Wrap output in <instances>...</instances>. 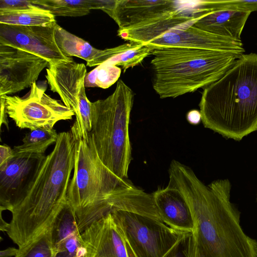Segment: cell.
I'll return each instance as SVG.
<instances>
[{
	"label": "cell",
	"instance_id": "cell-1",
	"mask_svg": "<svg viewBox=\"0 0 257 257\" xmlns=\"http://www.w3.org/2000/svg\"><path fill=\"white\" fill-rule=\"evenodd\" d=\"M169 174V184L183 195L193 219L188 257H257V240L242 229L240 212L230 200L228 179L206 186L176 160L171 162Z\"/></svg>",
	"mask_w": 257,
	"mask_h": 257
},
{
	"label": "cell",
	"instance_id": "cell-2",
	"mask_svg": "<svg viewBox=\"0 0 257 257\" xmlns=\"http://www.w3.org/2000/svg\"><path fill=\"white\" fill-rule=\"evenodd\" d=\"M75 141L74 165L67 193L81 233L92 223L115 210L158 219L152 194L114 175L100 160L91 132L81 135L71 128Z\"/></svg>",
	"mask_w": 257,
	"mask_h": 257
},
{
	"label": "cell",
	"instance_id": "cell-3",
	"mask_svg": "<svg viewBox=\"0 0 257 257\" xmlns=\"http://www.w3.org/2000/svg\"><path fill=\"white\" fill-rule=\"evenodd\" d=\"M75 147L70 132L59 133L53 150L40 159L31 179L10 209L12 217L6 233L19 247L48 229L67 203Z\"/></svg>",
	"mask_w": 257,
	"mask_h": 257
},
{
	"label": "cell",
	"instance_id": "cell-4",
	"mask_svg": "<svg viewBox=\"0 0 257 257\" xmlns=\"http://www.w3.org/2000/svg\"><path fill=\"white\" fill-rule=\"evenodd\" d=\"M206 128L241 140L257 131V54H242L218 80L204 88L199 104Z\"/></svg>",
	"mask_w": 257,
	"mask_h": 257
},
{
	"label": "cell",
	"instance_id": "cell-5",
	"mask_svg": "<svg viewBox=\"0 0 257 257\" xmlns=\"http://www.w3.org/2000/svg\"><path fill=\"white\" fill-rule=\"evenodd\" d=\"M153 87L160 98H175L215 82L240 56L200 49H154Z\"/></svg>",
	"mask_w": 257,
	"mask_h": 257
},
{
	"label": "cell",
	"instance_id": "cell-6",
	"mask_svg": "<svg viewBox=\"0 0 257 257\" xmlns=\"http://www.w3.org/2000/svg\"><path fill=\"white\" fill-rule=\"evenodd\" d=\"M135 93L122 80L105 99L91 103V133L103 164L120 179L127 180L132 160L129 123Z\"/></svg>",
	"mask_w": 257,
	"mask_h": 257
},
{
	"label": "cell",
	"instance_id": "cell-7",
	"mask_svg": "<svg viewBox=\"0 0 257 257\" xmlns=\"http://www.w3.org/2000/svg\"><path fill=\"white\" fill-rule=\"evenodd\" d=\"M204 14L182 11L133 28L118 29L117 36L124 41L141 44L153 50L179 47L243 54L245 49L241 41L213 34L193 26Z\"/></svg>",
	"mask_w": 257,
	"mask_h": 257
},
{
	"label": "cell",
	"instance_id": "cell-8",
	"mask_svg": "<svg viewBox=\"0 0 257 257\" xmlns=\"http://www.w3.org/2000/svg\"><path fill=\"white\" fill-rule=\"evenodd\" d=\"M111 213L123 237L129 257H164L185 233L137 213L115 210Z\"/></svg>",
	"mask_w": 257,
	"mask_h": 257
},
{
	"label": "cell",
	"instance_id": "cell-9",
	"mask_svg": "<svg viewBox=\"0 0 257 257\" xmlns=\"http://www.w3.org/2000/svg\"><path fill=\"white\" fill-rule=\"evenodd\" d=\"M46 87L35 82L24 97L5 95L8 115L21 129L53 128L59 121L70 120L74 111L45 93Z\"/></svg>",
	"mask_w": 257,
	"mask_h": 257
},
{
	"label": "cell",
	"instance_id": "cell-10",
	"mask_svg": "<svg viewBox=\"0 0 257 257\" xmlns=\"http://www.w3.org/2000/svg\"><path fill=\"white\" fill-rule=\"evenodd\" d=\"M86 73L84 64L73 61L50 64L46 69L50 90L74 111L76 120L73 125L81 135L91 132V102L86 96L84 85Z\"/></svg>",
	"mask_w": 257,
	"mask_h": 257
},
{
	"label": "cell",
	"instance_id": "cell-11",
	"mask_svg": "<svg viewBox=\"0 0 257 257\" xmlns=\"http://www.w3.org/2000/svg\"><path fill=\"white\" fill-rule=\"evenodd\" d=\"M46 60L25 51L0 45V96L18 92L36 82L48 67Z\"/></svg>",
	"mask_w": 257,
	"mask_h": 257
},
{
	"label": "cell",
	"instance_id": "cell-12",
	"mask_svg": "<svg viewBox=\"0 0 257 257\" xmlns=\"http://www.w3.org/2000/svg\"><path fill=\"white\" fill-rule=\"evenodd\" d=\"M57 23L45 26H23L0 24V45L9 46L43 58L50 64L73 61L65 55L55 40Z\"/></svg>",
	"mask_w": 257,
	"mask_h": 257
},
{
	"label": "cell",
	"instance_id": "cell-13",
	"mask_svg": "<svg viewBox=\"0 0 257 257\" xmlns=\"http://www.w3.org/2000/svg\"><path fill=\"white\" fill-rule=\"evenodd\" d=\"M183 1L116 0L108 15L118 29L133 28L183 10Z\"/></svg>",
	"mask_w": 257,
	"mask_h": 257
},
{
	"label": "cell",
	"instance_id": "cell-14",
	"mask_svg": "<svg viewBox=\"0 0 257 257\" xmlns=\"http://www.w3.org/2000/svg\"><path fill=\"white\" fill-rule=\"evenodd\" d=\"M83 257H128L125 242L111 212L81 233Z\"/></svg>",
	"mask_w": 257,
	"mask_h": 257
},
{
	"label": "cell",
	"instance_id": "cell-15",
	"mask_svg": "<svg viewBox=\"0 0 257 257\" xmlns=\"http://www.w3.org/2000/svg\"><path fill=\"white\" fill-rule=\"evenodd\" d=\"M40 159L14 156L0 166L1 210H10L31 179Z\"/></svg>",
	"mask_w": 257,
	"mask_h": 257
},
{
	"label": "cell",
	"instance_id": "cell-16",
	"mask_svg": "<svg viewBox=\"0 0 257 257\" xmlns=\"http://www.w3.org/2000/svg\"><path fill=\"white\" fill-rule=\"evenodd\" d=\"M162 221L171 228L183 232H192L193 219L189 207L181 192L168 184L152 194Z\"/></svg>",
	"mask_w": 257,
	"mask_h": 257
},
{
	"label": "cell",
	"instance_id": "cell-17",
	"mask_svg": "<svg viewBox=\"0 0 257 257\" xmlns=\"http://www.w3.org/2000/svg\"><path fill=\"white\" fill-rule=\"evenodd\" d=\"M250 14L230 10L208 12L193 26L213 34L241 41V35Z\"/></svg>",
	"mask_w": 257,
	"mask_h": 257
},
{
	"label": "cell",
	"instance_id": "cell-18",
	"mask_svg": "<svg viewBox=\"0 0 257 257\" xmlns=\"http://www.w3.org/2000/svg\"><path fill=\"white\" fill-rule=\"evenodd\" d=\"M36 5L50 12L55 17H80L88 14L91 10L100 9L105 13L111 10L116 0H36Z\"/></svg>",
	"mask_w": 257,
	"mask_h": 257
},
{
	"label": "cell",
	"instance_id": "cell-19",
	"mask_svg": "<svg viewBox=\"0 0 257 257\" xmlns=\"http://www.w3.org/2000/svg\"><path fill=\"white\" fill-rule=\"evenodd\" d=\"M58 137L54 128L31 130L26 134L21 145L14 147V156L40 159L45 156L47 148L56 143Z\"/></svg>",
	"mask_w": 257,
	"mask_h": 257
},
{
	"label": "cell",
	"instance_id": "cell-20",
	"mask_svg": "<svg viewBox=\"0 0 257 257\" xmlns=\"http://www.w3.org/2000/svg\"><path fill=\"white\" fill-rule=\"evenodd\" d=\"M55 37L61 52L66 56H75L89 62L98 56L101 50L91 46L84 39L66 31L57 23Z\"/></svg>",
	"mask_w": 257,
	"mask_h": 257
},
{
	"label": "cell",
	"instance_id": "cell-21",
	"mask_svg": "<svg viewBox=\"0 0 257 257\" xmlns=\"http://www.w3.org/2000/svg\"><path fill=\"white\" fill-rule=\"evenodd\" d=\"M56 23L48 10L33 5L24 9L0 12V24L23 26H45Z\"/></svg>",
	"mask_w": 257,
	"mask_h": 257
},
{
	"label": "cell",
	"instance_id": "cell-22",
	"mask_svg": "<svg viewBox=\"0 0 257 257\" xmlns=\"http://www.w3.org/2000/svg\"><path fill=\"white\" fill-rule=\"evenodd\" d=\"M50 232L53 249L69 237L81 233L75 214L67 202L51 225Z\"/></svg>",
	"mask_w": 257,
	"mask_h": 257
},
{
	"label": "cell",
	"instance_id": "cell-23",
	"mask_svg": "<svg viewBox=\"0 0 257 257\" xmlns=\"http://www.w3.org/2000/svg\"><path fill=\"white\" fill-rule=\"evenodd\" d=\"M120 74L121 69L118 66L103 63L86 73L85 87L108 88L118 80Z\"/></svg>",
	"mask_w": 257,
	"mask_h": 257
},
{
	"label": "cell",
	"instance_id": "cell-24",
	"mask_svg": "<svg viewBox=\"0 0 257 257\" xmlns=\"http://www.w3.org/2000/svg\"><path fill=\"white\" fill-rule=\"evenodd\" d=\"M18 249L15 257H54L50 227Z\"/></svg>",
	"mask_w": 257,
	"mask_h": 257
},
{
	"label": "cell",
	"instance_id": "cell-25",
	"mask_svg": "<svg viewBox=\"0 0 257 257\" xmlns=\"http://www.w3.org/2000/svg\"><path fill=\"white\" fill-rule=\"evenodd\" d=\"M153 49L141 44L135 43L133 47L114 56L104 63L120 66L124 72L130 68L141 64L152 55Z\"/></svg>",
	"mask_w": 257,
	"mask_h": 257
},
{
	"label": "cell",
	"instance_id": "cell-26",
	"mask_svg": "<svg viewBox=\"0 0 257 257\" xmlns=\"http://www.w3.org/2000/svg\"><path fill=\"white\" fill-rule=\"evenodd\" d=\"M200 7L207 12L230 10L251 13L257 11V1H200Z\"/></svg>",
	"mask_w": 257,
	"mask_h": 257
},
{
	"label": "cell",
	"instance_id": "cell-27",
	"mask_svg": "<svg viewBox=\"0 0 257 257\" xmlns=\"http://www.w3.org/2000/svg\"><path fill=\"white\" fill-rule=\"evenodd\" d=\"M134 44V43L130 42L115 47L101 50V51L98 56L91 61L87 62L86 65L89 67L99 65L114 56L131 48Z\"/></svg>",
	"mask_w": 257,
	"mask_h": 257
},
{
	"label": "cell",
	"instance_id": "cell-28",
	"mask_svg": "<svg viewBox=\"0 0 257 257\" xmlns=\"http://www.w3.org/2000/svg\"><path fill=\"white\" fill-rule=\"evenodd\" d=\"M191 232H185L164 257H188V239Z\"/></svg>",
	"mask_w": 257,
	"mask_h": 257
},
{
	"label": "cell",
	"instance_id": "cell-29",
	"mask_svg": "<svg viewBox=\"0 0 257 257\" xmlns=\"http://www.w3.org/2000/svg\"><path fill=\"white\" fill-rule=\"evenodd\" d=\"M33 5L35 4L33 3L32 1L0 0V12L24 9L28 8Z\"/></svg>",
	"mask_w": 257,
	"mask_h": 257
},
{
	"label": "cell",
	"instance_id": "cell-30",
	"mask_svg": "<svg viewBox=\"0 0 257 257\" xmlns=\"http://www.w3.org/2000/svg\"><path fill=\"white\" fill-rule=\"evenodd\" d=\"M12 149L6 145L0 146V166L4 165L14 157Z\"/></svg>",
	"mask_w": 257,
	"mask_h": 257
},
{
	"label": "cell",
	"instance_id": "cell-31",
	"mask_svg": "<svg viewBox=\"0 0 257 257\" xmlns=\"http://www.w3.org/2000/svg\"><path fill=\"white\" fill-rule=\"evenodd\" d=\"M186 118L190 124L196 125L201 121V114L200 111L192 109L188 112Z\"/></svg>",
	"mask_w": 257,
	"mask_h": 257
},
{
	"label": "cell",
	"instance_id": "cell-32",
	"mask_svg": "<svg viewBox=\"0 0 257 257\" xmlns=\"http://www.w3.org/2000/svg\"><path fill=\"white\" fill-rule=\"evenodd\" d=\"M1 100V120H0V125L4 124L8 130L9 128V121L8 119V114L7 112L6 107L5 105V102L4 99L0 96Z\"/></svg>",
	"mask_w": 257,
	"mask_h": 257
},
{
	"label": "cell",
	"instance_id": "cell-33",
	"mask_svg": "<svg viewBox=\"0 0 257 257\" xmlns=\"http://www.w3.org/2000/svg\"><path fill=\"white\" fill-rule=\"evenodd\" d=\"M18 248L8 247L0 251V257L16 256L18 252Z\"/></svg>",
	"mask_w": 257,
	"mask_h": 257
},
{
	"label": "cell",
	"instance_id": "cell-34",
	"mask_svg": "<svg viewBox=\"0 0 257 257\" xmlns=\"http://www.w3.org/2000/svg\"><path fill=\"white\" fill-rule=\"evenodd\" d=\"M8 225H9V223H7L5 220H3L2 216V212L1 211V225H0L1 230L6 232L7 229H8Z\"/></svg>",
	"mask_w": 257,
	"mask_h": 257
},
{
	"label": "cell",
	"instance_id": "cell-35",
	"mask_svg": "<svg viewBox=\"0 0 257 257\" xmlns=\"http://www.w3.org/2000/svg\"><path fill=\"white\" fill-rule=\"evenodd\" d=\"M54 257H76L64 251L54 252Z\"/></svg>",
	"mask_w": 257,
	"mask_h": 257
},
{
	"label": "cell",
	"instance_id": "cell-36",
	"mask_svg": "<svg viewBox=\"0 0 257 257\" xmlns=\"http://www.w3.org/2000/svg\"><path fill=\"white\" fill-rule=\"evenodd\" d=\"M128 257H129L128 255Z\"/></svg>",
	"mask_w": 257,
	"mask_h": 257
}]
</instances>
